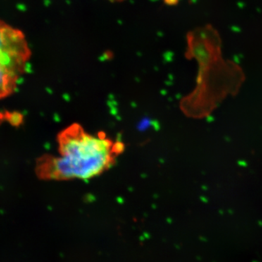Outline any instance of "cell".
<instances>
[{"mask_svg": "<svg viewBox=\"0 0 262 262\" xmlns=\"http://www.w3.org/2000/svg\"><path fill=\"white\" fill-rule=\"evenodd\" d=\"M106 1L110 2V3H122V2L125 1V0H106Z\"/></svg>", "mask_w": 262, "mask_h": 262, "instance_id": "cell-3", "label": "cell"}, {"mask_svg": "<svg viewBox=\"0 0 262 262\" xmlns=\"http://www.w3.org/2000/svg\"><path fill=\"white\" fill-rule=\"evenodd\" d=\"M58 156L42 158L39 175L50 180H89L104 173L123 151L121 142L105 134H89L79 124H72L58 136Z\"/></svg>", "mask_w": 262, "mask_h": 262, "instance_id": "cell-1", "label": "cell"}, {"mask_svg": "<svg viewBox=\"0 0 262 262\" xmlns=\"http://www.w3.org/2000/svg\"><path fill=\"white\" fill-rule=\"evenodd\" d=\"M31 54L23 32L0 20V99L16 89Z\"/></svg>", "mask_w": 262, "mask_h": 262, "instance_id": "cell-2", "label": "cell"}]
</instances>
